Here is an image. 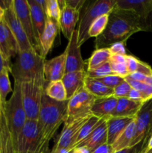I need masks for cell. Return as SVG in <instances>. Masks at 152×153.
<instances>
[{
  "mask_svg": "<svg viewBox=\"0 0 152 153\" xmlns=\"http://www.w3.org/2000/svg\"><path fill=\"white\" fill-rule=\"evenodd\" d=\"M3 20L16 38L18 46H19V52L34 49L31 46L25 30L22 28V25L16 16L14 9H13V3L8 8L4 10Z\"/></svg>",
  "mask_w": 152,
  "mask_h": 153,
  "instance_id": "11",
  "label": "cell"
},
{
  "mask_svg": "<svg viewBox=\"0 0 152 153\" xmlns=\"http://www.w3.org/2000/svg\"><path fill=\"white\" fill-rule=\"evenodd\" d=\"M96 100V97L89 94L84 88L79 90L68 100L64 125L92 115L91 109Z\"/></svg>",
  "mask_w": 152,
  "mask_h": 153,
  "instance_id": "6",
  "label": "cell"
},
{
  "mask_svg": "<svg viewBox=\"0 0 152 153\" xmlns=\"http://www.w3.org/2000/svg\"><path fill=\"white\" fill-rule=\"evenodd\" d=\"M142 31L136 16L130 11L114 7L109 14L105 30L95 38V49L109 48L116 43H125L133 34Z\"/></svg>",
  "mask_w": 152,
  "mask_h": 153,
  "instance_id": "1",
  "label": "cell"
},
{
  "mask_svg": "<svg viewBox=\"0 0 152 153\" xmlns=\"http://www.w3.org/2000/svg\"><path fill=\"white\" fill-rule=\"evenodd\" d=\"M0 50L4 61L10 68L11 59L17 55L19 46L16 38L3 19L0 22Z\"/></svg>",
  "mask_w": 152,
  "mask_h": 153,
  "instance_id": "14",
  "label": "cell"
},
{
  "mask_svg": "<svg viewBox=\"0 0 152 153\" xmlns=\"http://www.w3.org/2000/svg\"><path fill=\"white\" fill-rule=\"evenodd\" d=\"M151 148H152V134H151V135L149 137V138L148 139L147 141H146L144 151H147V150H148V149H151Z\"/></svg>",
  "mask_w": 152,
  "mask_h": 153,
  "instance_id": "47",
  "label": "cell"
},
{
  "mask_svg": "<svg viewBox=\"0 0 152 153\" xmlns=\"http://www.w3.org/2000/svg\"><path fill=\"white\" fill-rule=\"evenodd\" d=\"M113 75L110 68V63H106L104 65L92 70H86V76L87 78L90 79H101V78L105 77V76Z\"/></svg>",
  "mask_w": 152,
  "mask_h": 153,
  "instance_id": "37",
  "label": "cell"
},
{
  "mask_svg": "<svg viewBox=\"0 0 152 153\" xmlns=\"http://www.w3.org/2000/svg\"><path fill=\"white\" fill-rule=\"evenodd\" d=\"M1 112H2V107H1V100H0V122H1Z\"/></svg>",
  "mask_w": 152,
  "mask_h": 153,
  "instance_id": "50",
  "label": "cell"
},
{
  "mask_svg": "<svg viewBox=\"0 0 152 153\" xmlns=\"http://www.w3.org/2000/svg\"><path fill=\"white\" fill-rule=\"evenodd\" d=\"M65 1L66 4H68L69 7L80 12L86 0H65Z\"/></svg>",
  "mask_w": 152,
  "mask_h": 153,
  "instance_id": "43",
  "label": "cell"
},
{
  "mask_svg": "<svg viewBox=\"0 0 152 153\" xmlns=\"http://www.w3.org/2000/svg\"><path fill=\"white\" fill-rule=\"evenodd\" d=\"M104 120L106 119H99V118L92 115L80 128V132H79L78 136H77V140H76L75 148L78 146L81 142H83Z\"/></svg>",
  "mask_w": 152,
  "mask_h": 153,
  "instance_id": "32",
  "label": "cell"
},
{
  "mask_svg": "<svg viewBox=\"0 0 152 153\" xmlns=\"http://www.w3.org/2000/svg\"><path fill=\"white\" fill-rule=\"evenodd\" d=\"M2 111L9 131L11 134L13 146H15L19 134L27 120L22 100L21 84L19 82H14L13 92L10 98L6 102Z\"/></svg>",
  "mask_w": 152,
  "mask_h": 153,
  "instance_id": "4",
  "label": "cell"
},
{
  "mask_svg": "<svg viewBox=\"0 0 152 153\" xmlns=\"http://www.w3.org/2000/svg\"><path fill=\"white\" fill-rule=\"evenodd\" d=\"M126 57L127 55H111L109 63L113 74L122 78H126L129 75L127 67Z\"/></svg>",
  "mask_w": 152,
  "mask_h": 153,
  "instance_id": "31",
  "label": "cell"
},
{
  "mask_svg": "<svg viewBox=\"0 0 152 153\" xmlns=\"http://www.w3.org/2000/svg\"><path fill=\"white\" fill-rule=\"evenodd\" d=\"M86 79V71L66 73L62 79V82L66 91L67 100H69L76 92L83 88Z\"/></svg>",
  "mask_w": 152,
  "mask_h": 153,
  "instance_id": "21",
  "label": "cell"
},
{
  "mask_svg": "<svg viewBox=\"0 0 152 153\" xmlns=\"http://www.w3.org/2000/svg\"><path fill=\"white\" fill-rule=\"evenodd\" d=\"M125 81L129 84L131 86V88L137 90L139 92L142 93L143 96H144L145 99L146 101H149L152 99V86L147 85V84L142 83V82H135L131 79H128V78H125Z\"/></svg>",
  "mask_w": 152,
  "mask_h": 153,
  "instance_id": "36",
  "label": "cell"
},
{
  "mask_svg": "<svg viewBox=\"0 0 152 153\" xmlns=\"http://www.w3.org/2000/svg\"><path fill=\"white\" fill-rule=\"evenodd\" d=\"M135 118L110 117L106 120L107 129V143L113 145L121 133Z\"/></svg>",
  "mask_w": 152,
  "mask_h": 153,
  "instance_id": "20",
  "label": "cell"
},
{
  "mask_svg": "<svg viewBox=\"0 0 152 153\" xmlns=\"http://www.w3.org/2000/svg\"><path fill=\"white\" fill-rule=\"evenodd\" d=\"M117 0H95L86 1L80 13L78 27V45L81 46L88 40V31L92 22L98 17L110 14L114 9Z\"/></svg>",
  "mask_w": 152,
  "mask_h": 153,
  "instance_id": "5",
  "label": "cell"
},
{
  "mask_svg": "<svg viewBox=\"0 0 152 153\" xmlns=\"http://www.w3.org/2000/svg\"><path fill=\"white\" fill-rule=\"evenodd\" d=\"M110 54L109 48H103V49H95L92 52V55L87 61V70H92L104 65L110 61Z\"/></svg>",
  "mask_w": 152,
  "mask_h": 153,
  "instance_id": "28",
  "label": "cell"
},
{
  "mask_svg": "<svg viewBox=\"0 0 152 153\" xmlns=\"http://www.w3.org/2000/svg\"><path fill=\"white\" fill-rule=\"evenodd\" d=\"M45 59L34 49L18 52L10 68L14 82L20 84L28 82L47 83L43 73Z\"/></svg>",
  "mask_w": 152,
  "mask_h": 153,
  "instance_id": "3",
  "label": "cell"
},
{
  "mask_svg": "<svg viewBox=\"0 0 152 153\" xmlns=\"http://www.w3.org/2000/svg\"><path fill=\"white\" fill-rule=\"evenodd\" d=\"M61 9L57 0H46V14L47 18L59 24Z\"/></svg>",
  "mask_w": 152,
  "mask_h": 153,
  "instance_id": "35",
  "label": "cell"
},
{
  "mask_svg": "<svg viewBox=\"0 0 152 153\" xmlns=\"http://www.w3.org/2000/svg\"><path fill=\"white\" fill-rule=\"evenodd\" d=\"M38 121L27 120L24 124L14 146L16 152L39 153Z\"/></svg>",
  "mask_w": 152,
  "mask_h": 153,
  "instance_id": "9",
  "label": "cell"
},
{
  "mask_svg": "<svg viewBox=\"0 0 152 153\" xmlns=\"http://www.w3.org/2000/svg\"><path fill=\"white\" fill-rule=\"evenodd\" d=\"M135 119L121 133V134L118 137L114 143L111 145L115 152L131 147V144H132V142L136 134Z\"/></svg>",
  "mask_w": 152,
  "mask_h": 153,
  "instance_id": "26",
  "label": "cell"
},
{
  "mask_svg": "<svg viewBox=\"0 0 152 153\" xmlns=\"http://www.w3.org/2000/svg\"><path fill=\"white\" fill-rule=\"evenodd\" d=\"M59 30V24L55 21L47 18L44 31L40 40V51H41L40 55L44 58H46V55L52 49Z\"/></svg>",
  "mask_w": 152,
  "mask_h": 153,
  "instance_id": "19",
  "label": "cell"
},
{
  "mask_svg": "<svg viewBox=\"0 0 152 153\" xmlns=\"http://www.w3.org/2000/svg\"><path fill=\"white\" fill-rule=\"evenodd\" d=\"M15 153H19V152H15ZM28 153H30V152H28Z\"/></svg>",
  "mask_w": 152,
  "mask_h": 153,
  "instance_id": "52",
  "label": "cell"
},
{
  "mask_svg": "<svg viewBox=\"0 0 152 153\" xmlns=\"http://www.w3.org/2000/svg\"><path fill=\"white\" fill-rule=\"evenodd\" d=\"M83 88L97 99L107 98L113 96V89L109 88L97 79L87 78L86 76Z\"/></svg>",
  "mask_w": 152,
  "mask_h": 153,
  "instance_id": "25",
  "label": "cell"
},
{
  "mask_svg": "<svg viewBox=\"0 0 152 153\" xmlns=\"http://www.w3.org/2000/svg\"><path fill=\"white\" fill-rule=\"evenodd\" d=\"M43 73L46 82L62 80L66 73V55L63 53L52 59L46 61L43 66Z\"/></svg>",
  "mask_w": 152,
  "mask_h": 153,
  "instance_id": "17",
  "label": "cell"
},
{
  "mask_svg": "<svg viewBox=\"0 0 152 153\" xmlns=\"http://www.w3.org/2000/svg\"><path fill=\"white\" fill-rule=\"evenodd\" d=\"M42 153H44V152H42Z\"/></svg>",
  "mask_w": 152,
  "mask_h": 153,
  "instance_id": "53",
  "label": "cell"
},
{
  "mask_svg": "<svg viewBox=\"0 0 152 153\" xmlns=\"http://www.w3.org/2000/svg\"><path fill=\"white\" fill-rule=\"evenodd\" d=\"M115 7L132 13L142 31H152V0H117Z\"/></svg>",
  "mask_w": 152,
  "mask_h": 153,
  "instance_id": "8",
  "label": "cell"
},
{
  "mask_svg": "<svg viewBox=\"0 0 152 153\" xmlns=\"http://www.w3.org/2000/svg\"><path fill=\"white\" fill-rule=\"evenodd\" d=\"M13 6L16 16L25 30L32 47L40 55V49L34 37L30 7L27 0H13Z\"/></svg>",
  "mask_w": 152,
  "mask_h": 153,
  "instance_id": "13",
  "label": "cell"
},
{
  "mask_svg": "<svg viewBox=\"0 0 152 153\" xmlns=\"http://www.w3.org/2000/svg\"><path fill=\"white\" fill-rule=\"evenodd\" d=\"M46 84L37 82L21 83L22 100L27 120H38L42 98Z\"/></svg>",
  "mask_w": 152,
  "mask_h": 153,
  "instance_id": "7",
  "label": "cell"
},
{
  "mask_svg": "<svg viewBox=\"0 0 152 153\" xmlns=\"http://www.w3.org/2000/svg\"><path fill=\"white\" fill-rule=\"evenodd\" d=\"M91 116L92 115H89L77 120L68 125H64L59 139L57 141L56 144L54 146L52 151L59 152L63 150H72L75 149L76 140L80 128Z\"/></svg>",
  "mask_w": 152,
  "mask_h": 153,
  "instance_id": "10",
  "label": "cell"
},
{
  "mask_svg": "<svg viewBox=\"0 0 152 153\" xmlns=\"http://www.w3.org/2000/svg\"><path fill=\"white\" fill-rule=\"evenodd\" d=\"M151 134H152V114H151V122H150V126H149L148 132L147 137H146V138L144 140L145 143H146V141H147L148 139L149 138V137L151 135Z\"/></svg>",
  "mask_w": 152,
  "mask_h": 153,
  "instance_id": "48",
  "label": "cell"
},
{
  "mask_svg": "<svg viewBox=\"0 0 152 153\" xmlns=\"http://www.w3.org/2000/svg\"><path fill=\"white\" fill-rule=\"evenodd\" d=\"M145 146V143L143 140L142 142L136 145V146L127 148V149H124L122 150L117 151V152H115L114 153H143Z\"/></svg>",
  "mask_w": 152,
  "mask_h": 153,
  "instance_id": "41",
  "label": "cell"
},
{
  "mask_svg": "<svg viewBox=\"0 0 152 153\" xmlns=\"http://www.w3.org/2000/svg\"><path fill=\"white\" fill-rule=\"evenodd\" d=\"M107 143V129L106 120H104L83 142L77 146H86L92 152L100 146ZM77 147V146H76Z\"/></svg>",
  "mask_w": 152,
  "mask_h": 153,
  "instance_id": "22",
  "label": "cell"
},
{
  "mask_svg": "<svg viewBox=\"0 0 152 153\" xmlns=\"http://www.w3.org/2000/svg\"><path fill=\"white\" fill-rule=\"evenodd\" d=\"M77 37L78 33L75 29L69 40L64 52L66 55V73L85 71V62L82 58Z\"/></svg>",
  "mask_w": 152,
  "mask_h": 153,
  "instance_id": "12",
  "label": "cell"
},
{
  "mask_svg": "<svg viewBox=\"0 0 152 153\" xmlns=\"http://www.w3.org/2000/svg\"><path fill=\"white\" fill-rule=\"evenodd\" d=\"M10 70L5 68L0 73V100H1L2 108L7 102V97L10 92H13L11 88L10 79H9Z\"/></svg>",
  "mask_w": 152,
  "mask_h": 153,
  "instance_id": "33",
  "label": "cell"
},
{
  "mask_svg": "<svg viewBox=\"0 0 152 153\" xmlns=\"http://www.w3.org/2000/svg\"><path fill=\"white\" fill-rule=\"evenodd\" d=\"M144 104L128 98L119 99L117 105L111 117L136 118Z\"/></svg>",
  "mask_w": 152,
  "mask_h": 153,
  "instance_id": "23",
  "label": "cell"
},
{
  "mask_svg": "<svg viewBox=\"0 0 152 153\" xmlns=\"http://www.w3.org/2000/svg\"><path fill=\"white\" fill-rule=\"evenodd\" d=\"M108 19L109 14L102 15V16L97 18L89 27V31H88L89 38H91V37L96 38L100 34H102L105 30L106 27H107Z\"/></svg>",
  "mask_w": 152,
  "mask_h": 153,
  "instance_id": "34",
  "label": "cell"
},
{
  "mask_svg": "<svg viewBox=\"0 0 152 153\" xmlns=\"http://www.w3.org/2000/svg\"><path fill=\"white\" fill-rule=\"evenodd\" d=\"M5 68H8L9 70H10V67H9L8 64H7V62L4 61L2 54H1V50H0V73Z\"/></svg>",
  "mask_w": 152,
  "mask_h": 153,
  "instance_id": "45",
  "label": "cell"
},
{
  "mask_svg": "<svg viewBox=\"0 0 152 153\" xmlns=\"http://www.w3.org/2000/svg\"><path fill=\"white\" fill-rule=\"evenodd\" d=\"M143 153H152V148L151 149H148V150H147V151H144V152Z\"/></svg>",
  "mask_w": 152,
  "mask_h": 153,
  "instance_id": "51",
  "label": "cell"
},
{
  "mask_svg": "<svg viewBox=\"0 0 152 153\" xmlns=\"http://www.w3.org/2000/svg\"><path fill=\"white\" fill-rule=\"evenodd\" d=\"M109 50H110L111 55H127L126 49H125V43H122V42L112 44L109 47Z\"/></svg>",
  "mask_w": 152,
  "mask_h": 153,
  "instance_id": "40",
  "label": "cell"
},
{
  "mask_svg": "<svg viewBox=\"0 0 152 153\" xmlns=\"http://www.w3.org/2000/svg\"><path fill=\"white\" fill-rule=\"evenodd\" d=\"M117 103L118 99L114 97L97 99L91 109V114L99 119L107 120L112 116Z\"/></svg>",
  "mask_w": 152,
  "mask_h": 153,
  "instance_id": "24",
  "label": "cell"
},
{
  "mask_svg": "<svg viewBox=\"0 0 152 153\" xmlns=\"http://www.w3.org/2000/svg\"><path fill=\"white\" fill-rule=\"evenodd\" d=\"M115 151L113 149V146L111 145L108 144V143H105V144L100 146L95 150L92 151L91 153H114Z\"/></svg>",
  "mask_w": 152,
  "mask_h": 153,
  "instance_id": "44",
  "label": "cell"
},
{
  "mask_svg": "<svg viewBox=\"0 0 152 153\" xmlns=\"http://www.w3.org/2000/svg\"><path fill=\"white\" fill-rule=\"evenodd\" d=\"M0 153H15L13 139L3 111L0 122Z\"/></svg>",
  "mask_w": 152,
  "mask_h": 153,
  "instance_id": "27",
  "label": "cell"
},
{
  "mask_svg": "<svg viewBox=\"0 0 152 153\" xmlns=\"http://www.w3.org/2000/svg\"><path fill=\"white\" fill-rule=\"evenodd\" d=\"M61 9L59 21L60 30L66 39L69 40L73 31L75 30L76 24L80 19V11L69 7L66 1H58Z\"/></svg>",
  "mask_w": 152,
  "mask_h": 153,
  "instance_id": "16",
  "label": "cell"
},
{
  "mask_svg": "<svg viewBox=\"0 0 152 153\" xmlns=\"http://www.w3.org/2000/svg\"><path fill=\"white\" fill-rule=\"evenodd\" d=\"M27 1H28V5L30 7L34 37H35L37 44H38L40 49V40L42 34H43V31H44L45 26H46L47 16H46V13L42 8L41 6L37 2V0H27ZM40 52H41V51H40Z\"/></svg>",
  "mask_w": 152,
  "mask_h": 153,
  "instance_id": "18",
  "label": "cell"
},
{
  "mask_svg": "<svg viewBox=\"0 0 152 153\" xmlns=\"http://www.w3.org/2000/svg\"><path fill=\"white\" fill-rule=\"evenodd\" d=\"M126 58L127 67L129 74L139 73L147 76L152 75V68L148 64L142 62L133 55H127Z\"/></svg>",
  "mask_w": 152,
  "mask_h": 153,
  "instance_id": "30",
  "label": "cell"
},
{
  "mask_svg": "<svg viewBox=\"0 0 152 153\" xmlns=\"http://www.w3.org/2000/svg\"><path fill=\"white\" fill-rule=\"evenodd\" d=\"M73 153H91V152L86 146H77L73 149Z\"/></svg>",
  "mask_w": 152,
  "mask_h": 153,
  "instance_id": "46",
  "label": "cell"
},
{
  "mask_svg": "<svg viewBox=\"0 0 152 153\" xmlns=\"http://www.w3.org/2000/svg\"><path fill=\"white\" fill-rule=\"evenodd\" d=\"M128 98L131 99V100H134V101L139 102L142 103L147 102V101H146L145 99L144 96L142 94V93L139 92V91H137V90L134 89V88H132L131 91H130Z\"/></svg>",
  "mask_w": 152,
  "mask_h": 153,
  "instance_id": "42",
  "label": "cell"
},
{
  "mask_svg": "<svg viewBox=\"0 0 152 153\" xmlns=\"http://www.w3.org/2000/svg\"><path fill=\"white\" fill-rule=\"evenodd\" d=\"M68 100L60 102L43 93L39 114V153H46L49 142L63 123L66 116Z\"/></svg>",
  "mask_w": 152,
  "mask_h": 153,
  "instance_id": "2",
  "label": "cell"
},
{
  "mask_svg": "<svg viewBox=\"0 0 152 153\" xmlns=\"http://www.w3.org/2000/svg\"><path fill=\"white\" fill-rule=\"evenodd\" d=\"M44 93L49 97L56 101H66L67 100L66 91L62 81L48 82L44 89Z\"/></svg>",
  "mask_w": 152,
  "mask_h": 153,
  "instance_id": "29",
  "label": "cell"
},
{
  "mask_svg": "<svg viewBox=\"0 0 152 153\" xmlns=\"http://www.w3.org/2000/svg\"><path fill=\"white\" fill-rule=\"evenodd\" d=\"M131 89H132V88H131V85L125 80L113 89V97L118 99V100L122 98H128V94H129Z\"/></svg>",
  "mask_w": 152,
  "mask_h": 153,
  "instance_id": "39",
  "label": "cell"
},
{
  "mask_svg": "<svg viewBox=\"0 0 152 153\" xmlns=\"http://www.w3.org/2000/svg\"><path fill=\"white\" fill-rule=\"evenodd\" d=\"M97 80L100 81L102 82L104 85L108 87L109 88L114 89L116 87L120 85L122 82H123L125 80V78H122L121 76H117V75H110V76H105V77L101 78V79H96Z\"/></svg>",
  "mask_w": 152,
  "mask_h": 153,
  "instance_id": "38",
  "label": "cell"
},
{
  "mask_svg": "<svg viewBox=\"0 0 152 153\" xmlns=\"http://www.w3.org/2000/svg\"><path fill=\"white\" fill-rule=\"evenodd\" d=\"M3 16H4V10H3V9L0 7V22L2 21Z\"/></svg>",
  "mask_w": 152,
  "mask_h": 153,
  "instance_id": "49",
  "label": "cell"
},
{
  "mask_svg": "<svg viewBox=\"0 0 152 153\" xmlns=\"http://www.w3.org/2000/svg\"><path fill=\"white\" fill-rule=\"evenodd\" d=\"M152 114V99L145 103L136 117V134L131 144L136 146L142 142L147 137Z\"/></svg>",
  "mask_w": 152,
  "mask_h": 153,
  "instance_id": "15",
  "label": "cell"
}]
</instances>
